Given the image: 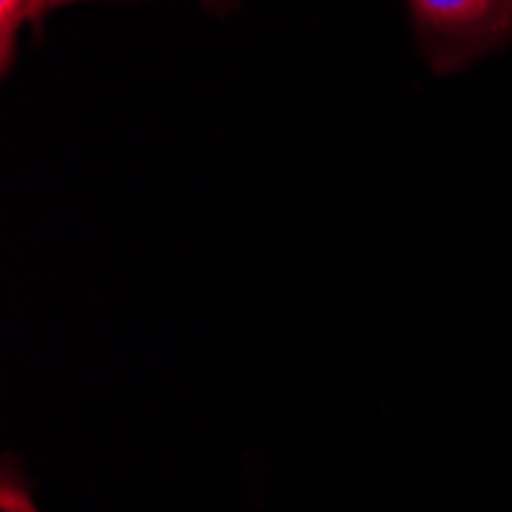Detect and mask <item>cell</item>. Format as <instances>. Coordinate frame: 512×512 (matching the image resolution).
Returning <instances> with one entry per match:
<instances>
[{
	"label": "cell",
	"instance_id": "6da1fadb",
	"mask_svg": "<svg viewBox=\"0 0 512 512\" xmlns=\"http://www.w3.org/2000/svg\"><path fill=\"white\" fill-rule=\"evenodd\" d=\"M417 43L445 74L512 37V0H408Z\"/></svg>",
	"mask_w": 512,
	"mask_h": 512
},
{
	"label": "cell",
	"instance_id": "7a4b0ae2",
	"mask_svg": "<svg viewBox=\"0 0 512 512\" xmlns=\"http://www.w3.org/2000/svg\"><path fill=\"white\" fill-rule=\"evenodd\" d=\"M62 4H74V0H0V68L4 74L13 68L19 31Z\"/></svg>",
	"mask_w": 512,
	"mask_h": 512
},
{
	"label": "cell",
	"instance_id": "3957f363",
	"mask_svg": "<svg viewBox=\"0 0 512 512\" xmlns=\"http://www.w3.org/2000/svg\"><path fill=\"white\" fill-rule=\"evenodd\" d=\"M206 4H209V7H215V10H221V7L227 4V0H206Z\"/></svg>",
	"mask_w": 512,
	"mask_h": 512
}]
</instances>
